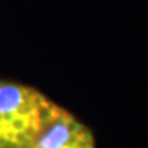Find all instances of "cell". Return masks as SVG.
I'll use <instances>...</instances> for the list:
<instances>
[{"label":"cell","instance_id":"1","mask_svg":"<svg viewBox=\"0 0 148 148\" xmlns=\"http://www.w3.org/2000/svg\"><path fill=\"white\" fill-rule=\"evenodd\" d=\"M0 148H96L93 133L32 86L0 81Z\"/></svg>","mask_w":148,"mask_h":148}]
</instances>
